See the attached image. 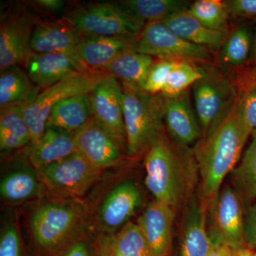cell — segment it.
I'll return each mask as SVG.
<instances>
[{
  "label": "cell",
  "mask_w": 256,
  "mask_h": 256,
  "mask_svg": "<svg viewBox=\"0 0 256 256\" xmlns=\"http://www.w3.org/2000/svg\"><path fill=\"white\" fill-rule=\"evenodd\" d=\"M250 134L242 118L240 90L195 149L203 201H213L220 193L224 178L235 169Z\"/></svg>",
  "instance_id": "1"
},
{
  "label": "cell",
  "mask_w": 256,
  "mask_h": 256,
  "mask_svg": "<svg viewBox=\"0 0 256 256\" xmlns=\"http://www.w3.org/2000/svg\"><path fill=\"white\" fill-rule=\"evenodd\" d=\"M186 148L171 140L163 130L146 152V188L156 200L173 208L188 196L197 166Z\"/></svg>",
  "instance_id": "2"
},
{
  "label": "cell",
  "mask_w": 256,
  "mask_h": 256,
  "mask_svg": "<svg viewBox=\"0 0 256 256\" xmlns=\"http://www.w3.org/2000/svg\"><path fill=\"white\" fill-rule=\"evenodd\" d=\"M124 128L130 158L146 152L163 130L164 97L122 86Z\"/></svg>",
  "instance_id": "3"
},
{
  "label": "cell",
  "mask_w": 256,
  "mask_h": 256,
  "mask_svg": "<svg viewBox=\"0 0 256 256\" xmlns=\"http://www.w3.org/2000/svg\"><path fill=\"white\" fill-rule=\"evenodd\" d=\"M85 215L84 204L74 198L40 204L30 218V230L37 246L48 254L58 252L74 235Z\"/></svg>",
  "instance_id": "4"
},
{
  "label": "cell",
  "mask_w": 256,
  "mask_h": 256,
  "mask_svg": "<svg viewBox=\"0 0 256 256\" xmlns=\"http://www.w3.org/2000/svg\"><path fill=\"white\" fill-rule=\"evenodd\" d=\"M106 72H75L38 94L24 108V114L32 137V146L41 140L46 130L50 110L60 101L73 96L89 94L100 84Z\"/></svg>",
  "instance_id": "5"
},
{
  "label": "cell",
  "mask_w": 256,
  "mask_h": 256,
  "mask_svg": "<svg viewBox=\"0 0 256 256\" xmlns=\"http://www.w3.org/2000/svg\"><path fill=\"white\" fill-rule=\"evenodd\" d=\"M64 20L79 33L100 36H137L146 25L117 2L80 6L68 12Z\"/></svg>",
  "instance_id": "6"
},
{
  "label": "cell",
  "mask_w": 256,
  "mask_h": 256,
  "mask_svg": "<svg viewBox=\"0 0 256 256\" xmlns=\"http://www.w3.org/2000/svg\"><path fill=\"white\" fill-rule=\"evenodd\" d=\"M132 50L160 60L188 62H208L210 60L208 48L183 40L160 22L146 24Z\"/></svg>",
  "instance_id": "7"
},
{
  "label": "cell",
  "mask_w": 256,
  "mask_h": 256,
  "mask_svg": "<svg viewBox=\"0 0 256 256\" xmlns=\"http://www.w3.org/2000/svg\"><path fill=\"white\" fill-rule=\"evenodd\" d=\"M42 180L57 192L72 197L84 195L98 180L102 170L78 152L37 170Z\"/></svg>",
  "instance_id": "8"
},
{
  "label": "cell",
  "mask_w": 256,
  "mask_h": 256,
  "mask_svg": "<svg viewBox=\"0 0 256 256\" xmlns=\"http://www.w3.org/2000/svg\"><path fill=\"white\" fill-rule=\"evenodd\" d=\"M210 203L212 225L208 232L213 244L228 246L233 250L245 247L244 218L238 194L225 186Z\"/></svg>",
  "instance_id": "9"
},
{
  "label": "cell",
  "mask_w": 256,
  "mask_h": 256,
  "mask_svg": "<svg viewBox=\"0 0 256 256\" xmlns=\"http://www.w3.org/2000/svg\"><path fill=\"white\" fill-rule=\"evenodd\" d=\"M92 118L126 151L122 89L116 77L106 73L89 94Z\"/></svg>",
  "instance_id": "10"
},
{
  "label": "cell",
  "mask_w": 256,
  "mask_h": 256,
  "mask_svg": "<svg viewBox=\"0 0 256 256\" xmlns=\"http://www.w3.org/2000/svg\"><path fill=\"white\" fill-rule=\"evenodd\" d=\"M192 88L195 112L204 136L228 109L240 90L222 76L206 72Z\"/></svg>",
  "instance_id": "11"
},
{
  "label": "cell",
  "mask_w": 256,
  "mask_h": 256,
  "mask_svg": "<svg viewBox=\"0 0 256 256\" xmlns=\"http://www.w3.org/2000/svg\"><path fill=\"white\" fill-rule=\"evenodd\" d=\"M37 20L33 14L16 11L1 16L0 68L24 64L32 53V34Z\"/></svg>",
  "instance_id": "12"
},
{
  "label": "cell",
  "mask_w": 256,
  "mask_h": 256,
  "mask_svg": "<svg viewBox=\"0 0 256 256\" xmlns=\"http://www.w3.org/2000/svg\"><path fill=\"white\" fill-rule=\"evenodd\" d=\"M143 204V195L138 184L122 182L104 198L99 210V222L104 233L114 234L129 222Z\"/></svg>",
  "instance_id": "13"
},
{
  "label": "cell",
  "mask_w": 256,
  "mask_h": 256,
  "mask_svg": "<svg viewBox=\"0 0 256 256\" xmlns=\"http://www.w3.org/2000/svg\"><path fill=\"white\" fill-rule=\"evenodd\" d=\"M78 32L64 20H38L32 34L33 53H60L73 58L84 72L86 66L79 55Z\"/></svg>",
  "instance_id": "14"
},
{
  "label": "cell",
  "mask_w": 256,
  "mask_h": 256,
  "mask_svg": "<svg viewBox=\"0 0 256 256\" xmlns=\"http://www.w3.org/2000/svg\"><path fill=\"white\" fill-rule=\"evenodd\" d=\"M75 143L77 151L102 170L118 163L126 151L92 118L75 134Z\"/></svg>",
  "instance_id": "15"
},
{
  "label": "cell",
  "mask_w": 256,
  "mask_h": 256,
  "mask_svg": "<svg viewBox=\"0 0 256 256\" xmlns=\"http://www.w3.org/2000/svg\"><path fill=\"white\" fill-rule=\"evenodd\" d=\"M174 217V208L154 200L138 220L152 256H170Z\"/></svg>",
  "instance_id": "16"
},
{
  "label": "cell",
  "mask_w": 256,
  "mask_h": 256,
  "mask_svg": "<svg viewBox=\"0 0 256 256\" xmlns=\"http://www.w3.org/2000/svg\"><path fill=\"white\" fill-rule=\"evenodd\" d=\"M164 119L170 136L178 144L188 146L201 136L202 130L192 108L190 90L172 98L164 97Z\"/></svg>",
  "instance_id": "17"
},
{
  "label": "cell",
  "mask_w": 256,
  "mask_h": 256,
  "mask_svg": "<svg viewBox=\"0 0 256 256\" xmlns=\"http://www.w3.org/2000/svg\"><path fill=\"white\" fill-rule=\"evenodd\" d=\"M138 36H100L79 33V55L88 68L102 70L117 56L132 50Z\"/></svg>",
  "instance_id": "18"
},
{
  "label": "cell",
  "mask_w": 256,
  "mask_h": 256,
  "mask_svg": "<svg viewBox=\"0 0 256 256\" xmlns=\"http://www.w3.org/2000/svg\"><path fill=\"white\" fill-rule=\"evenodd\" d=\"M34 84L46 89L70 74L84 72L69 56L60 53H32L24 63Z\"/></svg>",
  "instance_id": "19"
},
{
  "label": "cell",
  "mask_w": 256,
  "mask_h": 256,
  "mask_svg": "<svg viewBox=\"0 0 256 256\" xmlns=\"http://www.w3.org/2000/svg\"><path fill=\"white\" fill-rule=\"evenodd\" d=\"M207 202L194 200L184 220L180 256H206L214 244L206 228Z\"/></svg>",
  "instance_id": "20"
},
{
  "label": "cell",
  "mask_w": 256,
  "mask_h": 256,
  "mask_svg": "<svg viewBox=\"0 0 256 256\" xmlns=\"http://www.w3.org/2000/svg\"><path fill=\"white\" fill-rule=\"evenodd\" d=\"M75 134L58 128L46 127L41 140L30 150L28 156L32 166L38 170L78 152Z\"/></svg>",
  "instance_id": "21"
},
{
  "label": "cell",
  "mask_w": 256,
  "mask_h": 256,
  "mask_svg": "<svg viewBox=\"0 0 256 256\" xmlns=\"http://www.w3.org/2000/svg\"><path fill=\"white\" fill-rule=\"evenodd\" d=\"M154 63L152 57L129 50L117 56L102 72L120 79L122 86L144 90L148 74Z\"/></svg>",
  "instance_id": "22"
},
{
  "label": "cell",
  "mask_w": 256,
  "mask_h": 256,
  "mask_svg": "<svg viewBox=\"0 0 256 256\" xmlns=\"http://www.w3.org/2000/svg\"><path fill=\"white\" fill-rule=\"evenodd\" d=\"M92 118L89 94L76 96L54 106L47 120L46 127L76 134Z\"/></svg>",
  "instance_id": "23"
},
{
  "label": "cell",
  "mask_w": 256,
  "mask_h": 256,
  "mask_svg": "<svg viewBox=\"0 0 256 256\" xmlns=\"http://www.w3.org/2000/svg\"><path fill=\"white\" fill-rule=\"evenodd\" d=\"M163 23L176 35L194 44L218 50L225 41L226 33L204 26L186 11L170 16Z\"/></svg>",
  "instance_id": "24"
},
{
  "label": "cell",
  "mask_w": 256,
  "mask_h": 256,
  "mask_svg": "<svg viewBox=\"0 0 256 256\" xmlns=\"http://www.w3.org/2000/svg\"><path fill=\"white\" fill-rule=\"evenodd\" d=\"M22 165L4 175L0 183L2 198L14 204L38 196L42 190V180L37 170Z\"/></svg>",
  "instance_id": "25"
},
{
  "label": "cell",
  "mask_w": 256,
  "mask_h": 256,
  "mask_svg": "<svg viewBox=\"0 0 256 256\" xmlns=\"http://www.w3.org/2000/svg\"><path fill=\"white\" fill-rule=\"evenodd\" d=\"M26 72L18 66L1 70L0 108L25 106L38 95V89L32 82Z\"/></svg>",
  "instance_id": "26"
},
{
  "label": "cell",
  "mask_w": 256,
  "mask_h": 256,
  "mask_svg": "<svg viewBox=\"0 0 256 256\" xmlns=\"http://www.w3.org/2000/svg\"><path fill=\"white\" fill-rule=\"evenodd\" d=\"M24 106L1 108L0 149L9 152L21 149L32 142L31 133L24 114Z\"/></svg>",
  "instance_id": "27"
},
{
  "label": "cell",
  "mask_w": 256,
  "mask_h": 256,
  "mask_svg": "<svg viewBox=\"0 0 256 256\" xmlns=\"http://www.w3.org/2000/svg\"><path fill=\"white\" fill-rule=\"evenodd\" d=\"M127 12L144 24L162 22L166 18L190 8L184 0H126L117 2Z\"/></svg>",
  "instance_id": "28"
},
{
  "label": "cell",
  "mask_w": 256,
  "mask_h": 256,
  "mask_svg": "<svg viewBox=\"0 0 256 256\" xmlns=\"http://www.w3.org/2000/svg\"><path fill=\"white\" fill-rule=\"evenodd\" d=\"M252 37L250 28L240 26L233 32L225 42L220 60L227 66L238 67L244 65L252 54Z\"/></svg>",
  "instance_id": "29"
},
{
  "label": "cell",
  "mask_w": 256,
  "mask_h": 256,
  "mask_svg": "<svg viewBox=\"0 0 256 256\" xmlns=\"http://www.w3.org/2000/svg\"><path fill=\"white\" fill-rule=\"evenodd\" d=\"M205 75L206 70L196 66L192 62L178 60L161 94L165 98L180 95Z\"/></svg>",
  "instance_id": "30"
},
{
  "label": "cell",
  "mask_w": 256,
  "mask_h": 256,
  "mask_svg": "<svg viewBox=\"0 0 256 256\" xmlns=\"http://www.w3.org/2000/svg\"><path fill=\"white\" fill-rule=\"evenodd\" d=\"M188 12L206 28L225 32L229 13L224 1L198 0L190 5Z\"/></svg>",
  "instance_id": "31"
},
{
  "label": "cell",
  "mask_w": 256,
  "mask_h": 256,
  "mask_svg": "<svg viewBox=\"0 0 256 256\" xmlns=\"http://www.w3.org/2000/svg\"><path fill=\"white\" fill-rule=\"evenodd\" d=\"M252 136V142L242 162L234 170V178L247 201L256 200V131Z\"/></svg>",
  "instance_id": "32"
},
{
  "label": "cell",
  "mask_w": 256,
  "mask_h": 256,
  "mask_svg": "<svg viewBox=\"0 0 256 256\" xmlns=\"http://www.w3.org/2000/svg\"><path fill=\"white\" fill-rule=\"evenodd\" d=\"M116 247L124 256H152L142 229L138 224L128 222L114 234Z\"/></svg>",
  "instance_id": "33"
},
{
  "label": "cell",
  "mask_w": 256,
  "mask_h": 256,
  "mask_svg": "<svg viewBox=\"0 0 256 256\" xmlns=\"http://www.w3.org/2000/svg\"><path fill=\"white\" fill-rule=\"evenodd\" d=\"M178 60H161L154 62L148 74L144 92L151 94H161Z\"/></svg>",
  "instance_id": "34"
},
{
  "label": "cell",
  "mask_w": 256,
  "mask_h": 256,
  "mask_svg": "<svg viewBox=\"0 0 256 256\" xmlns=\"http://www.w3.org/2000/svg\"><path fill=\"white\" fill-rule=\"evenodd\" d=\"M0 256H24L22 244L14 224H8L0 236Z\"/></svg>",
  "instance_id": "35"
},
{
  "label": "cell",
  "mask_w": 256,
  "mask_h": 256,
  "mask_svg": "<svg viewBox=\"0 0 256 256\" xmlns=\"http://www.w3.org/2000/svg\"><path fill=\"white\" fill-rule=\"evenodd\" d=\"M242 118L250 134L256 131V85L242 89Z\"/></svg>",
  "instance_id": "36"
},
{
  "label": "cell",
  "mask_w": 256,
  "mask_h": 256,
  "mask_svg": "<svg viewBox=\"0 0 256 256\" xmlns=\"http://www.w3.org/2000/svg\"><path fill=\"white\" fill-rule=\"evenodd\" d=\"M229 14L242 18H256V0L224 1Z\"/></svg>",
  "instance_id": "37"
},
{
  "label": "cell",
  "mask_w": 256,
  "mask_h": 256,
  "mask_svg": "<svg viewBox=\"0 0 256 256\" xmlns=\"http://www.w3.org/2000/svg\"><path fill=\"white\" fill-rule=\"evenodd\" d=\"M95 256H124L114 244V234H99L96 242Z\"/></svg>",
  "instance_id": "38"
},
{
  "label": "cell",
  "mask_w": 256,
  "mask_h": 256,
  "mask_svg": "<svg viewBox=\"0 0 256 256\" xmlns=\"http://www.w3.org/2000/svg\"><path fill=\"white\" fill-rule=\"evenodd\" d=\"M244 236L246 242L256 248V203L249 208L244 218Z\"/></svg>",
  "instance_id": "39"
},
{
  "label": "cell",
  "mask_w": 256,
  "mask_h": 256,
  "mask_svg": "<svg viewBox=\"0 0 256 256\" xmlns=\"http://www.w3.org/2000/svg\"><path fill=\"white\" fill-rule=\"evenodd\" d=\"M62 256H90L86 244L76 242L69 246Z\"/></svg>",
  "instance_id": "40"
},
{
  "label": "cell",
  "mask_w": 256,
  "mask_h": 256,
  "mask_svg": "<svg viewBox=\"0 0 256 256\" xmlns=\"http://www.w3.org/2000/svg\"><path fill=\"white\" fill-rule=\"evenodd\" d=\"M34 4L47 11H58L63 8L64 2L62 0H36Z\"/></svg>",
  "instance_id": "41"
},
{
  "label": "cell",
  "mask_w": 256,
  "mask_h": 256,
  "mask_svg": "<svg viewBox=\"0 0 256 256\" xmlns=\"http://www.w3.org/2000/svg\"><path fill=\"white\" fill-rule=\"evenodd\" d=\"M233 255V250L228 247V246L214 245L210 254L206 256H232Z\"/></svg>",
  "instance_id": "42"
},
{
  "label": "cell",
  "mask_w": 256,
  "mask_h": 256,
  "mask_svg": "<svg viewBox=\"0 0 256 256\" xmlns=\"http://www.w3.org/2000/svg\"><path fill=\"white\" fill-rule=\"evenodd\" d=\"M245 79V87L256 85V66L248 72Z\"/></svg>",
  "instance_id": "43"
},
{
  "label": "cell",
  "mask_w": 256,
  "mask_h": 256,
  "mask_svg": "<svg viewBox=\"0 0 256 256\" xmlns=\"http://www.w3.org/2000/svg\"><path fill=\"white\" fill-rule=\"evenodd\" d=\"M232 256H256V252L245 246L233 250Z\"/></svg>",
  "instance_id": "44"
},
{
  "label": "cell",
  "mask_w": 256,
  "mask_h": 256,
  "mask_svg": "<svg viewBox=\"0 0 256 256\" xmlns=\"http://www.w3.org/2000/svg\"><path fill=\"white\" fill-rule=\"evenodd\" d=\"M250 55H252V62L256 64V30L255 35H254V38H252V54Z\"/></svg>",
  "instance_id": "45"
}]
</instances>
